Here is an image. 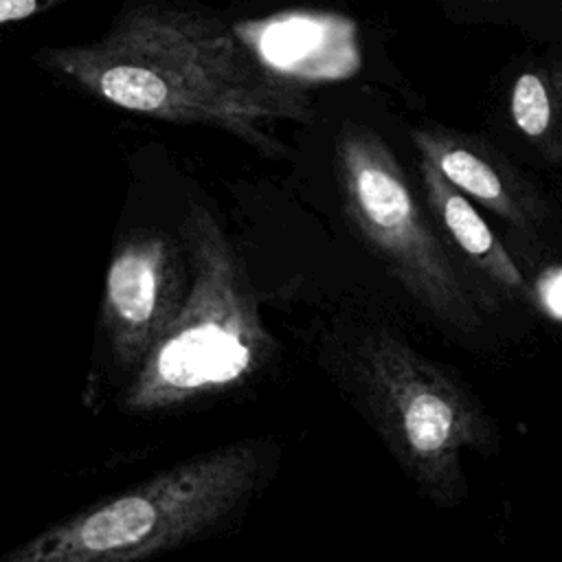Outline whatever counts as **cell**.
<instances>
[{
    "label": "cell",
    "mask_w": 562,
    "mask_h": 562,
    "mask_svg": "<svg viewBox=\"0 0 562 562\" xmlns=\"http://www.w3.org/2000/svg\"><path fill=\"white\" fill-rule=\"evenodd\" d=\"M33 61L108 105L215 127L266 156L281 154L283 121L312 116L305 86L195 0H123L99 37L42 46Z\"/></svg>",
    "instance_id": "1"
},
{
    "label": "cell",
    "mask_w": 562,
    "mask_h": 562,
    "mask_svg": "<svg viewBox=\"0 0 562 562\" xmlns=\"http://www.w3.org/2000/svg\"><path fill=\"white\" fill-rule=\"evenodd\" d=\"M277 461L270 439L217 446L48 525L0 562H138L187 547L233 522Z\"/></svg>",
    "instance_id": "2"
},
{
    "label": "cell",
    "mask_w": 562,
    "mask_h": 562,
    "mask_svg": "<svg viewBox=\"0 0 562 562\" xmlns=\"http://www.w3.org/2000/svg\"><path fill=\"white\" fill-rule=\"evenodd\" d=\"M191 288L182 312L123 391L132 415L160 413L244 384L266 364V331L244 261L206 206L182 222Z\"/></svg>",
    "instance_id": "3"
},
{
    "label": "cell",
    "mask_w": 562,
    "mask_h": 562,
    "mask_svg": "<svg viewBox=\"0 0 562 562\" xmlns=\"http://www.w3.org/2000/svg\"><path fill=\"white\" fill-rule=\"evenodd\" d=\"M349 380L358 404L406 476L437 507L465 496L463 450L490 454L494 419L452 371L389 329L367 331L353 347Z\"/></svg>",
    "instance_id": "4"
},
{
    "label": "cell",
    "mask_w": 562,
    "mask_h": 562,
    "mask_svg": "<svg viewBox=\"0 0 562 562\" xmlns=\"http://www.w3.org/2000/svg\"><path fill=\"white\" fill-rule=\"evenodd\" d=\"M334 167L347 220L397 283L437 321L474 334L483 325L481 301L389 145L367 127L345 125L334 143Z\"/></svg>",
    "instance_id": "5"
},
{
    "label": "cell",
    "mask_w": 562,
    "mask_h": 562,
    "mask_svg": "<svg viewBox=\"0 0 562 562\" xmlns=\"http://www.w3.org/2000/svg\"><path fill=\"white\" fill-rule=\"evenodd\" d=\"M191 288L182 239L165 233L127 237L112 252L101 327L116 367L136 373L184 307Z\"/></svg>",
    "instance_id": "6"
},
{
    "label": "cell",
    "mask_w": 562,
    "mask_h": 562,
    "mask_svg": "<svg viewBox=\"0 0 562 562\" xmlns=\"http://www.w3.org/2000/svg\"><path fill=\"white\" fill-rule=\"evenodd\" d=\"M413 145L419 156L430 160L435 169L461 193L487 206L518 231H527L538 220V202L509 169L481 151L474 140L446 130H413Z\"/></svg>",
    "instance_id": "7"
},
{
    "label": "cell",
    "mask_w": 562,
    "mask_h": 562,
    "mask_svg": "<svg viewBox=\"0 0 562 562\" xmlns=\"http://www.w3.org/2000/svg\"><path fill=\"white\" fill-rule=\"evenodd\" d=\"M417 169L428 215L437 224V231L501 292L527 303L536 301V288L527 283L516 261L509 257L470 198L452 187L424 156H419Z\"/></svg>",
    "instance_id": "8"
},
{
    "label": "cell",
    "mask_w": 562,
    "mask_h": 562,
    "mask_svg": "<svg viewBox=\"0 0 562 562\" xmlns=\"http://www.w3.org/2000/svg\"><path fill=\"white\" fill-rule=\"evenodd\" d=\"M509 112L520 134L549 160H562V70L522 72L509 94Z\"/></svg>",
    "instance_id": "9"
},
{
    "label": "cell",
    "mask_w": 562,
    "mask_h": 562,
    "mask_svg": "<svg viewBox=\"0 0 562 562\" xmlns=\"http://www.w3.org/2000/svg\"><path fill=\"white\" fill-rule=\"evenodd\" d=\"M68 0H0V26L31 20L40 13L53 11Z\"/></svg>",
    "instance_id": "10"
},
{
    "label": "cell",
    "mask_w": 562,
    "mask_h": 562,
    "mask_svg": "<svg viewBox=\"0 0 562 562\" xmlns=\"http://www.w3.org/2000/svg\"><path fill=\"white\" fill-rule=\"evenodd\" d=\"M536 301L551 318L562 321V268H551L538 279Z\"/></svg>",
    "instance_id": "11"
},
{
    "label": "cell",
    "mask_w": 562,
    "mask_h": 562,
    "mask_svg": "<svg viewBox=\"0 0 562 562\" xmlns=\"http://www.w3.org/2000/svg\"><path fill=\"white\" fill-rule=\"evenodd\" d=\"M555 66H558V68H560V70H562V59H560V61H558V64H555Z\"/></svg>",
    "instance_id": "12"
}]
</instances>
